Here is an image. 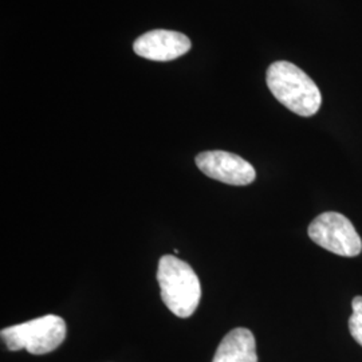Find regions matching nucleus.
<instances>
[{
	"label": "nucleus",
	"mask_w": 362,
	"mask_h": 362,
	"mask_svg": "<svg viewBox=\"0 0 362 362\" xmlns=\"http://www.w3.org/2000/svg\"><path fill=\"white\" fill-rule=\"evenodd\" d=\"M266 81L272 95L298 116H314L322 105V95L315 82L291 62L272 64Z\"/></svg>",
	"instance_id": "1"
},
{
	"label": "nucleus",
	"mask_w": 362,
	"mask_h": 362,
	"mask_svg": "<svg viewBox=\"0 0 362 362\" xmlns=\"http://www.w3.org/2000/svg\"><path fill=\"white\" fill-rule=\"evenodd\" d=\"M157 281L164 305L175 315L188 318L194 314L202 298V286L194 269L173 255H164L158 262Z\"/></svg>",
	"instance_id": "2"
},
{
	"label": "nucleus",
	"mask_w": 362,
	"mask_h": 362,
	"mask_svg": "<svg viewBox=\"0 0 362 362\" xmlns=\"http://www.w3.org/2000/svg\"><path fill=\"white\" fill-rule=\"evenodd\" d=\"M66 332L65 320L59 315L49 314L6 327L0 334L7 349L11 351L26 349L34 356H42L58 349L65 341Z\"/></svg>",
	"instance_id": "3"
},
{
	"label": "nucleus",
	"mask_w": 362,
	"mask_h": 362,
	"mask_svg": "<svg viewBox=\"0 0 362 362\" xmlns=\"http://www.w3.org/2000/svg\"><path fill=\"white\" fill-rule=\"evenodd\" d=\"M308 233L315 245L339 257L354 258L362 252L361 236L342 214H321L311 221Z\"/></svg>",
	"instance_id": "4"
},
{
	"label": "nucleus",
	"mask_w": 362,
	"mask_h": 362,
	"mask_svg": "<svg viewBox=\"0 0 362 362\" xmlns=\"http://www.w3.org/2000/svg\"><path fill=\"white\" fill-rule=\"evenodd\" d=\"M196 165L214 180L243 187L257 179L255 168L240 156L226 151H208L196 156Z\"/></svg>",
	"instance_id": "5"
},
{
	"label": "nucleus",
	"mask_w": 362,
	"mask_h": 362,
	"mask_svg": "<svg viewBox=\"0 0 362 362\" xmlns=\"http://www.w3.org/2000/svg\"><path fill=\"white\" fill-rule=\"evenodd\" d=\"M191 39L170 30H153L134 40L133 50L149 61L169 62L191 50Z\"/></svg>",
	"instance_id": "6"
},
{
	"label": "nucleus",
	"mask_w": 362,
	"mask_h": 362,
	"mask_svg": "<svg viewBox=\"0 0 362 362\" xmlns=\"http://www.w3.org/2000/svg\"><path fill=\"white\" fill-rule=\"evenodd\" d=\"M212 362H258L252 332L246 327L231 330L221 339Z\"/></svg>",
	"instance_id": "7"
},
{
	"label": "nucleus",
	"mask_w": 362,
	"mask_h": 362,
	"mask_svg": "<svg viewBox=\"0 0 362 362\" xmlns=\"http://www.w3.org/2000/svg\"><path fill=\"white\" fill-rule=\"evenodd\" d=\"M353 314L349 320L351 337L362 346V297H356L351 302Z\"/></svg>",
	"instance_id": "8"
}]
</instances>
